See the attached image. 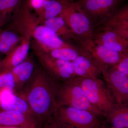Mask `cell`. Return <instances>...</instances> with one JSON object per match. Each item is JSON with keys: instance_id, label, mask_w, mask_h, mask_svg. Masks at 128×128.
Wrapping results in <instances>:
<instances>
[{"instance_id": "9c48e42d", "label": "cell", "mask_w": 128, "mask_h": 128, "mask_svg": "<svg viewBox=\"0 0 128 128\" xmlns=\"http://www.w3.org/2000/svg\"><path fill=\"white\" fill-rule=\"evenodd\" d=\"M81 48L100 66L102 70L116 64L128 53L119 52L96 44L92 40L83 42Z\"/></svg>"}, {"instance_id": "30bf717a", "label": "cell", "mask_w": 128, "mask_h": 128, "mask_svg": "<svg viewBox=\"0 0 128 128\" xmlns=\"http://www.w3.org/2000/svg\"><path fill=\"white\" fill-rule=\"evenodd\" d=\"M119 0H81L77 2L92 22L100 24L111 16L118 6Z\"/></svg>"}, {"instance_id": "44dd1931", "label": "cell", "mask_w": 128, "mask_h": 128, "mask_svg": "<svg viewBox=\"0 0 128 128\" xmlns=\"http://www.w3.org/2000/svg\"><path fill=\"white\" fill-rule=\"evenodd\" d=\"M64 0H47L37 19L38 23L58 16L64 9Z\"/></svg>"}, {"instance_id": "ffe728a7", "label": "cell", "mask_w": 128, "mask_h": 128, "mask_svg": "<svg viewBox=\"0 0 128 128\" xmlns=\"http://www.w3.org/2000/svg\"><path fill=\"white\" fill-rule=\"evenodd\" d=\"M22 38L14 31L0 29V53L8 54L20 43Z\"/></svg>"}, {"instance_id": "f1b7e54d", "label": "cell", "mask_w": 128, "mask_h": 128, "mask_svg": "<svg viewBox=\"0 0 128 128\" xmlns=\"http://www.w3.org/2000/svg\"><path fill=\"white\" fill-rule=\"evenodd\" d=\"M103 128H108V127H107L106 126H104V127Z\"/></svg>"}, {"instance_id": "484cf974", "label": "cell", "mask_w": 128, "mask_h": 128, "mask_svg": "<svg viewBox=\"0 0 128 128\" xmlns=\"http://www.w3.org/2000/svg\"><path fill=\"white\" fill-rule=\"evenodd\" d=\"M38 128H72L64 122L54 118Z\"/></svg>"}, {"instance_id": "7402d4cb", "label": "cell", "mask_w": 128, "mask_h": 128, "mask_svg": "<svg viewBox=\"0 0 128 128\" xmlns=\"http://www.w3.org/2000/svg\"><path fill=\"white\" fill-rule=\"evenodd\" d=\"M22 0H0V28L6 24L12 14L14 16Z\"/></svg>"}, {"instance_id": "9a60e30c", "label": "cell", "mask_w": 128, "mask_h": 128, "mask_svg": "<svg viewBox=\"0 0 128 128\" xmlns=\"http://www.w3.org/2000/svg\"><path fill=\"white\" fill-rule=\"evenodd\" d=\"M31 38L30 36L23 37L20 43L6 55L0 64L2 70L11 69L27 58Z\"/></svg>"}, {"instance_id": "e0dca14e", "label": "cell", "mask_w": 128, "mask_h": 128, "mask_svg": "<svg viewBox=\"0 0 128 128\" xmlns=\"http://www.w3.org/2000/svg\"><path fill=\"white\" fill-rule=\"evenodd\" d=\"M42 24L53 30L64 41H73L80 48L81 41L74 34L61 17L57 16L48 19L42 22Z\"/></svg>"}, {"instance_id": "8fae6325", "label": "cell", "mask_w": 128, "mask_h": 128, "mask_svg": "<svg viewBox=\"0 0 128 128\" xmlns=\"http://www.w3.org/2000/svg\"><path fill=\"white\" fill-rule=\"evenodd\" d=\"M92 40L94 43L121 53L128 52V40L116 32L100 26L94 31Z\"/></svg>"}, {"instance_id": "277c9868", "label": "cell", "mask_w": 128, "mask_h": 128, "mask_svg": "<svg viewBox=\"0 0 128 128\" xmlns=\"http://www.w3.org/2000/svg\"><path fill=\"white\" fill-rule=\"evenodd\" d=\"M58 16L63 18L74 34L81 41L82 44L84 41L92 40L94 32L92 24L78 2L64 0V9Z\"/></svg>"}, {"instance_id": "603a6c76", "label": "cell", "mask_w": 128, "mask_h": 128, "mask_svg": "<svg viewBox=\"0 0 128 128\" xmlns=\"http://www.w3.org/2000/svg\"><path fill=\"white\" fill-rule=\"evenodd\" d=\"M84 52V51L81 48L74 47L56 49L47 53L55 58L72 61Z\"/></svg>"}, {"instance_id": "3957f363", "label": "cell", "mask_w": 128, "mask_h": 128, "mask_svg": "<svg viewBox=\"0 0 128 128\" xmlns=\"http://www.w3.org/2000/svg\"><path fill=\"white\" fill-rule=\"evenodd\" d=\"M72 80L81 87L89 102L105 118L116 105L105 82L100 78L76 77Z\"/></svg>"}, {"instance_id": "4316f807", "label": "cell", "mask_w": 128, "mask_h": 128, "mask_svg": "<svg viewBox=\"0 0 128 128\" xmlns=\"http://www.w3.org/2000/svg\"><path fill=\"white\" fill-rule=\"evenodd\" d=\"M47 0H26L28 6L37 12L38 16L41 14L44 3Z\"/></svg>"}, {"instance_id": "d4e9b609", "label": "cell", "mask_w": 128, "mask_h": 128, "mask_svg": "<svg viewBox=\"0 0 128 128\" xmlns=\"http://www.w3.org/2000/svg\"><path fill=\"white\" fill-rule=\"evenodd\" d=\"M111 66L128 76V53L125 54L118 63Z\"/></svg>"}, {"instance_id": "4fadbf2b", "label": "cell", "mask_w": 128, "mask_h": 128, "mask_svg": "<svg viewBox=\"0 0 128 128\" xmlns=\"http://www.w3.org/2000/svg\"><path fill=\"white\" fill-rule=\"evenodd\" d=\"M72 62L76 77L95 79L102 75L100 66L84 52Z\"/></svg>"}, {"instance_id": "8992f818", "label": "cell", "mask_w": 128, "mask_h": 128, "mask_svg": "<svg viewBox=\"0 0 128 128\" xmlns=\"http://www.w3.org/2000/svg\"><path fill=\"white\" fill-rule=\"evenodd\" d=\"M55 117L72 128H103L102 118L91 112L66 106L57 108Z\"/></svg>"}, {"instance_id": "6da1fadb", "label": "cell", "mask_w": 128, "mask_h": 128, "mask_svg": "<svg viewBox=\"0 0 128 128\" xmlns=\"http://www.w3.org/2000/svg\"><path fill=\"white\" fill-rule=\"evenodd\" d=\"M58 83L44 69L35 68L18 94L27 102L38 128L55 118Z\"/></svg>"}, {"instance_id": "83f0119b", "label": "cell", "mask_w": 128, "mask_h": 128, "mask_svg": "<svg viewBox=\"0 0 128 128\" xmlns=\"http://www.w3.org/2000/svg\"><path fill=\"white\" fill-rule=\"evenodd\" d=\"M0 128H24L22 127H15V126H0Z\"/></svg>"}, {"instance_id": "ac0fdd59", "label": "cell", "mask_w": 128, "mask_h": 128, "mask_svg": "<svg viewBox=\"0 0 128 128\" xmlns=\"http://www.w3.org/2000/svg\"><path fill=\"white\" fill-rule=\"evenodd\" d=\"M33 62L29 59L10 69L16 82V89L20 91L31 78L35 70Z\"/></svg>"}, {"instance_id": "ba28073f", "label": "cell", "mask_w": 128, "mask_h": 128, "mask_svg": "<svg viewBox=\"0 0 128 128\" xmlns=\"http://www.w3.org/2000/svg\"><path fill=\"white\" fill-rule=\"evenodd\" d=\"M102 75L115 104L128 105V76L112 66L102 69Z\"/></svg>"}, {"instance_id": "7a4b0ae2", "label": "cell", "mask_w": 128, "mask_h": 128, "mask_svg": "<svg viewBox=\"0 0 128 128\" xmlns=\"http://www.w3.org/2000/svg\"><path fill=\"white\" fill-rule=\"evenodd\" d=\"M22 23L26 32L36 42L37 48L45 52L60 48L76 47L64 41L50 28L39 25L30 12L25 14Z\"/></svg>"}, {"instance_id": "5bb4252c", "label": "cell", "mask_w": 128, "mask_h": 128, "mask_svg": "<svg viewBox=\"0 0 128 128\" xmlns=\"http://www.w3.org/2000/svg\"><path fill=\"white\" fill-rule=\"evenodd\" d=\"M100 24L102 26L112 30L128 40V5L115 11Z\"/></svg>"}, {"instance_id": "52a82bcc", "label": "cell", "mask_w": 128, "mask_h": 128, "mask_svg": "<svg viewBox=\"0 0 128 128\" xmlns=\"http://www.w3.org/2000/svg\"><path fill=\"white\" fill-rule=\"evenodd\" d=\"M34 50L44 70L57 82H68L76 77L72 61L55 58L36 46Z\"/></svg>"}, {"instance_id": "2e32d148", "label": "cell", "mask_w": 128, "mask_h": 128, "mask_svg": "<svg viewBox=\"0 0 128 128\" xmlns=\"http://www.w3.org/2000/svg\"><path fill=\"white\" fill-rule=\"evenodd\" d=\"M0 126L38 128L33 117L19 112L2 110L0 111Z\"/></svg>"}, {"instance_id": "d6986e66", "label": "cell", "mask_w": 128, "mask_h": 128, "mask_svg": "<svg viewBox=\"0 0 128 128\" xmlns=\"http://www.w3.org/2000/svg\"><path fill=\"white\" fill-rule=\"evenodd\" d=\"M105 118L108 128H128V105H116Z\"/></svg>"}, {"instance_id": "5b68a950", "label": "cell", "mask_w": 128, "mask_h": 128, "mask_svg": "<svg viewBox=\"0 0 128 128\" xmlns=\"http://www.w3.org/2000/svg\"><path fill=\"white\" fill-rule=\"evenodd\" d=\"M58 107L66 106L86 110L102 118L104 115L90 103L81 87L73 82L58 83L56 93Z\"/></svg>"}, {"instance_id": "7c38bea8", "label": "cell", "mask_w": 128, "mask_h": 128, "mask_svg": "<svg viewBox=\"0 0 128 128\" xmlns=\"http://www.w3.org/2000/svg\"><path fill=\"white\" fill-rule=\"evenodd\" d=\"M0 106L2 110L19 112L34 118L32 110L25 98L9 89H0Z\"/></svg>"}, {"instance_id": "cb8c5ba5", "label": "cell", "mask_w": 128, "mask_h": 128, "mask_svg": "<svg viewBox=\"0 0 128 128\" xmlns=\"http://www.w3.org/2000/svg\"><path fill=\"white\" fill-rule=\"evenodd\" d=\"M7 89L14 91L16 82L10 69L2 70L0 73V89Z\"/></svg>"}]
</instances>
